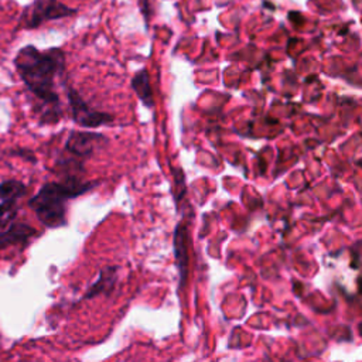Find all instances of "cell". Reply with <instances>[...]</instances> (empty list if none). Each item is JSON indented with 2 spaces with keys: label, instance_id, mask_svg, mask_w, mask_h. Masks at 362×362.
Here are the masks:
<instances>
[{
  "label": "cell",
  "instance_id": "cell-2",
  "mask_svg": "<svg viewBox=\"0 0 362 362\" xmlns=\"http://www.w3.org/2000/svg\"><path fill=\"white\" fill-rule=\"evenodd\" d=\"M96 182L82 181L79 177H62L61 181H48L28 199V208L45 228L55 229L66 225L68 201L90 191Z\"/></svg>",
  "mask_w": 362,
  "mask_h": 362
},
{
  "label": "cell",
  "instance_id": "cell-12",
  "mask_svg": "<svg viewBox=\"0 0 362 362\" xmlns=\"http://www.w3.org/2000/svg\"><path fill=\"white\" fill-rule=\"evenodd\" d=\"M140 8L144 13L146 18L150 16V10H148V0H140Z\"/></svg>",
  "mask_w": 362,
  "mask_h": 362
},
{
  "label": "cell",
  "instance_id": "cell-3",
  "mask_svg": "<svg viewBox=\"0 0 362 362\" xmlns=\"http://www.w3.org/2000/svg\"><path fill=\"white\" fill-rule=\"evenodd\" d=\"M106 143L107 139L100 133L72 130L68 134L61 157L57 160V167L62 170V177H78L75 171L79 170L81 163Z\"/></svg>",
  "mask_w": 362,
  "mask_h": 362
},
{
  "label": "cell",
  "instance_id": "cell-10",
  "mask_svg": "<svg viewBox=\"0 0 362 362\" xmlns=\"http://www.w3.org/2000/svg\"><path fill=\"white\" fill-rule=\"evenodd\" d=\"M132 88L139 96V99L144 103L147 107L154 106V99H153V90L148 82V72L147 69H140L139 72L134 74L132 78Z\"/></svg>",
  "mask_w": 362,
  "mask_h": 362
},
{
  "label": "cell",
  "instance_id": "cell-7",
  "mask_svg": "<svg viewBox=\"0 0 362 362\" xmlns=\"http://www.w3.org/2000/svg\"><path fill=\"white\" fill-rule=\"evenodd\" d=\"M38 235L40 232L30 223L14 219L6 226H3V229H0V252L7 250L10 247L24 249Z\"/></svg>",
  "mask_w": 362,
  "mask_h": 362
},
{
  "label": "cell",
  "instance_id": "cell-8",
  "mask_svg": "<svg viewBox=\"0 0 362 362\" xmlns=\"http://www.w3.org/2000/svg\"><path fill=\"white\" fill-rule=\"evenodd\" d=\"M174 256L175 264L178 269V280L180 287H185L189 272V235L187 225L180 222L174 230Z\"/></svg>",
  "mask_w": 362,
  "mask_h": 362
},
{
  "label": "cell",
  "instance_id": "cell-4",
  "mask_svg": "<svg viewBox=\"0 0 362 362\" xmlns=\"http://www.w3.org/2000/svg\"><path fill=\"white\" fill-rule=\"evenodd\" d=\"M75 13V8L59 0H33L21 10L16 30H35L48 21L69 17Z\"/></svg>",
  "mask_w": 362,
  "mask_h": 362
},
{
  "label": "cell",
  "instance_id": "cell-6",
  "mask_svg": "<svg viewBox=\"0 0 362 362\" xmlns=\"http://www.w3.org/2000/svg\"><path fill=\"white\" fill-rule=\"evenodd\" d=\"M28 192L25 182L8 178L0 182V226H6L16 219L17 204Z\"/></svg>",
  "mask_w": 362,
  "mask_h": 362
},
{
  "label": "cell",
  "instance_id": "cell-11",
  "mask_svg": "<svg viewBox=\"0 0 362 362\" xmlns=\"http://www.w3.org/2000/svg\"><path fill=\"white\" fill-rule=\"evenodd\" d=\"M14 156H18V157H21V158H24L25 161H31V163H35V156L33 154V151H30V150H27V148H17V150H14V153H13Z\"/></svg>",
  "mask_w": 362,
  "mask_h": 362
},
{
  "label": "cell",
  "instance_id": "cell-5",
  "mask_svg": "<svg viewBox=\"0 0 362 362\" xmlns=\"http://www.w3.org/2000/svg\"><path fill=\"white\" fill-rule=\"evenodd\" d=\"M66 98H68V103L71 107L72 119L81 127L96 129L99 126L113 122L112 115H109L106 112L96 110L95 107L88 105L82 99V96L78 93V90L74 89L72 86H66Z\"/></svg>",
  "mask_w": 362,
  "mask_h": 362
},
{
  "label": "cell",
  "instance_id": "cell-1",
  "mask_svg": "<svg viewBox=\"0 0 362 362\" xmlns=\"http://www.w3.org/2000/svg\"><path fill=\"white\" fill-rule=\"evenodd\" d=\"M13 66L25 89L37 100L35 110L40 123H58L62 112L57 92V78L65 72V52L57 47L40 49L27 44L16 52Z\"/></svg>",
  "mask_w": 362,
  "mask_h": 362
},
{
  "label": "cell",
  "instance_id": "cell-9",
  "mask_svg": "<svg viewBox=\"0 0 362 362\" xmlns=\"http://www.w3.org/2000/svg\"><path fill=\"white\" fill-rule=\"evenodd\" d=\"M117 281V267L106 266L100 270L98 280L88 288L85 293V298H93L99 294H110Z\"/></svg>",
  "mask_w": 362,
  "mask_h": 362
}]
</instances>
